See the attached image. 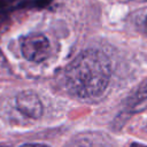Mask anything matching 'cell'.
Returning <instances> with one entry per match:
<instances>
[{
    "label": "cell",
    "instance_id": "cell-1",
    "mask_svg": "<svg viewBox=\"0 0 147 147\" xmlns=\"http://www.w3.org/2000/svg\"><path fill=\"white\" fill-rule=\"evenodd\" d=\"M110 76V61L106 54L98 49H86L65 68L64 84L72 95L94 99L107 90Z\"/></svg>",
    "mask_w": 147,
    "mask_h": 147
},
{
    "label": "cell",
    "instance_id": "cell-6",
    "mask_svg": "<svg viewBox=\"0 0 147 147\" xmlns=\"http://www.w3.org/2000/svg\"><path fill=\"white\" fill-rule=\"evenodd\" d=\"M146 31H147V18H146Z\"/></svg>",
    "mask_w": 147,
    "mask_h": 147
},
{
    "label": "cell",
    "instance_id": "cell-4",
    "mask_svg": "<svg viewBox=\"0 0 147 147\" xmlns=\"http://www.w3.org/2000/svg\"><path fill=\"white\" fill-rule=\"evenodd\" d=\"M21 147H49V146L44 145V144H24Z\"/></svg>",
    "mask_w": 147,
    "mask_h": 147
},
{
    "label": "cell",
    "instance_id": "cell-2",
    "mask_svg": "<svg viewBox=\"0 0 147 147\" xmlns=\"http://www.w3.org/2000/svg\"><path fill=\"white\" fill-rule=\"evenodd\" d=\"M21 52L25 60L39 63L49 56L51 44L42 33H30L22 38Z\"/></svg>",
    "mask_w": 147,
    "mask_h": 147
},
{
    "label": "cell",
    "instance_id": "cell-3",
    "mask_svg": "<svg viewBox=\"0 0 147 147\" xmlns=\"http://www.w3.org/2000/svg\"><path fill=\"white\" fill-rule=\"evenodd\" d=\"M16 108L24 116L38 119L42 116V103L39 96L32 91H22L16 95Z\"/></svg>",
    "mask_w": 147,
    "mask_h": 147
},
{
    "label": "cell",
    "instance_id": "cell-5",
    "mask_svg": "<svg viewBox=\"0 0 147 147\" xmlns=\"http://www.w3.org/2000/svg\"><path fill=\"white\" fill-rule=\"evenodd\" d=\"M130 147H147V146H146V145H141V144H136V142H133V144H131Z\"/></svg>",
    "mask_w": 147,
    "mask_h": 147
}]
</instances>
